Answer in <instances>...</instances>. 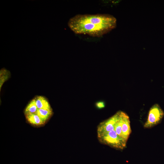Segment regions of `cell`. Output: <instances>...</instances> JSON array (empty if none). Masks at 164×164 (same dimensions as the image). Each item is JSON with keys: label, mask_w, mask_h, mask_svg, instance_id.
Returning <instances> with one entry per match:
<instances>
[{"label": "cell", "mask_w": 164, "mask_h": 164, "mask_svg": "<svg viewBox=\"0 0 164 164\" xmlns=\"http://www.w3.org/2000/svg\"><path fill=\"white\" fill-rule=\"evenodd\" d=\"M117 20L108 14H77L70 18L68 25L77 34L100 37L115 28Z\"/></svg>", "instance_id": "cell-1"}, {"label": "cell", "mask_w": 164, "mask_h": 164, "mask_svg": "<svg viewBox=\"0 0 164 164\" xmlns=\"http://www.w3.org/2000/svg\"><path fill=\"white\" fill-rule=\"evenodd\" d=\"M97 137L100 142L113 148L123 150L126 147L127 142L118 135L114 130L97 135Z\"/></svg>", "instance_id": "cell-2"}, {"label": "cell", "mask_w": 164, "mask_h": 164, "mask_svg": "<svg viewBox=\"0 0 164 164\" xmlns=\"http://www.w3.org/2000/svg\"><path fill=\"white\" fill-rule=\"evenodd\" d=\"M164 116V112L160 106L155 104L150 108L147 120L144 125L145 128H152L159 124Z\"/></svg>", "instance_id": "cell-3"}, {"label": "cell", "mask_w": 164, "mask_h": 164, "mask_svg": "<svg viewBox=\"0 0 164 164\" xmlns=\"http://www.w3.org/2000/svg\"><path fill=\"white\" fill-rule=\"evenodd\" d=\"M120 111L108 119L101 122L97 128V135H101L114 130L116 123L118 120Z\"/></svg>", "instance_id": "cell-4"}, {"label": "cell", "mask_w": 164, "mask_h": 164, "mask_svg": "<svg viewBox=\"0 0 164 164\" xmlns=\"http://www.w3.org/2000/svg\"><path fill=\"white\" fill-rule=\"evenodd\" d=\"M122 119V133L123 139L126 142L131 133L130 121L128 115L125 112L121 111Z\"/></svg>", "instance_id": "cell-5"}, {"label": "cell", "mask_w": 164, "mask_h": 164, "mask_svg": "<svg viewBox=\"0 0 164 164\" xmlns=\"http://www.w3.org/2000/svg\"><path fill=\"white\" fill-rule=\"evenodd\" d=\"M35 99L38 109H51L49 102L44 97L38 96L35 98Z\"/></svg>", "instance_id": "cell-6"}, {"label": "cell", "mask_w": 164, "mask_h": 164, "mask_svg": "<svg viewBox=\"0 0 164 164\" xmlns=\"http://www.w3.org/2000/svg\"><path fill=\"white\" fill-rule=\"evenodd\" d=\"M26 116L28 122L34 125H41L44 124L45 122L36 114H28L26 115Z\"/></svg>", "instance_id": "cell-7"}, {"label": "cell", "mask_w": 164, "mask_h": 164, "mask_svg": "<svg viewBox=\"0 0 164 164\" xmlns=\"http://www.w3.org/2000/svg\"><path fill=\"white\" fill-rule=\"evenodd\" d=\"M36 114L45 122L52 114V109H38Z\"/></svg>", "instance_id": "cell-8"}, {"label": "cell", "mask_w": 164, "mask_h": 164, "mask_svg": "<svg viewBox=\"0 0 164 164\" xmlns=\"http://www.w3.org/2000/svg\"><path fill=\"white\" fill-rule=\"evenodd\" d=\"M38 108L37 107L35 98L32 99L28 104L25 110V115L36 114Z\"/></svg>", "instance_id": "cell-9"}, {"label": "cell", "mask_w": 164, "mask_h": 164, "mask_svg": "<svg viewBox=\"0 0 164 164\" xmlns=\"http://www.w3.org/2000/svg\"><path fill=\"white\" fill-rule=\"evenodd\" d=\"M122 121L121 115V111H120L119 118L116 123L114 130L118 135L123 138L122 133Z\"/></svg>", "instance_id": "cell-10"}, {"label": "cell", "mask_w": 164, "mask_h": 164, "mask_svg": "<svg viewBox=\"0 0 164 164\" xmlns=\"http://www.w3.org/2000/svg\"><path fill=\"white\" fill-rule=\"evenodd\" d=\"M9 72L6 70L3 69L0 71V87L4 82L7 80L9 77Z\"/></svg>", "instance_id": "cell-11"}, {"label": "cell", "mask_w": 164, "mask_h": 164, "mask_svg": "<svg viewBox=\"0 0 164 164\" xmlns=\"http://www.w3.org/2000/svg\"><path fill=\"white\" fill-rule=\"evenodd\" d=\"M97 108L99 109L104 108L105 106V104L103 101H99L97 102L95 104Z\"/></svg>", "instance_id": "cell-12"}]
</instances>
